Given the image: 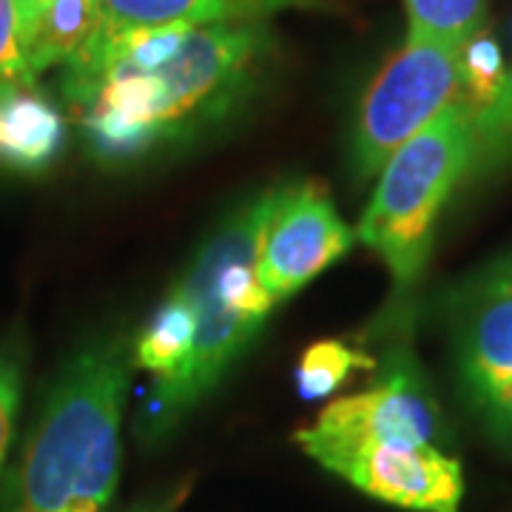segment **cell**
Returning a JSON list of instances; mask_svg holds the SVG:
<instances>
[{
  "label": "cell",
  "instance_id": "6da1fadb",
  "mask_svg": "<svg viewBox=\"0 0 512 512\" xmlns=\"http://www.w3.org/2000/svg\"><path fill=\"white\" fill-rule=\"evenodd\" d=\"M268 52L271 35L262 20L194 26L180 52L160 66H103L63 83V97L100 160L131 163L237 111Z\"/></svg>",
  "mask_w": 512,
  "mask_h": 512
},
{
  "label": "cell",
  "instance_id": "7a4b0ae2",
  "mask_svg": "<svg viewBox=\"0 0 512 512\" xmlns=\"http://www.w3.org/2000/svg\"><path fill=\"white\" fill-rule=\"evenodd\" d=\"M128 362L120 342L80 350L37 416L3 512H103L120 476Z\"/></svg>",
  "mask_w": 512,
  "mask_h": 512
},
{
  "label": "cell",
  "instance_id": "3957f363",
  "mask_svg": "<svg viewBox=\"0 0 512 512\" xmlns=\"http://www.w3.org/2000/svg\"><path fill=\"white\" fill-rule=\"evenodd\" d=\"M276 200L279 188H268L237 208L174 285L194 311L197 345L180 387L148 416L154 430H168L197 407L259 336L276 308L259 279V248Z\"/></svg>",
  "mask_w": 512,
  "mask_h": 512
},
{
  "label": "cell",
  "instance_id": "277c9868",
  "mask_svg": "<svg viewBox=\"0 0 512 512\" xmlns=\"http://www.w3.org/2000/svg\"><path fill=\"white\" fill-rule=\"evenodd\" d=\"M470 151V117L450 103L379 171L376 191L353 231L356 242L387 265L393 291L402 299L413 293L427 268L441 211L464 185Z\"/></svg>",
  "mask_w": 512,
  "mask_h": 512
},
{
  "label": "cell",
  "instance_id": "5b68a950",
  "mask_svg": "<svg viewBox=\"0 0 512 512\" xmlns=\"http://www.w3.org/2000/svg\"><path fill=\"white\" fill-rule=\"evenodd\" d=\"M458 52L430 40H404L384 60L353 123V171L359 180L376 177L407 140L456 103Z\"/></svg>",
  "mask_w": 512,
  "mask_h": 512
},
{
  "label": "cell",
  "instance_id": "8992f818",
  "mask_svg": "<svg viewBox=\"0 0 512 512\" xmlns=\"http://www.w3.org/2000/svg\"><path fill=\"white\" fill-rule=\"evenodd\" d=\"M296 441L325 470L384 504L413 512H456L464 498L461 464L436 444Z\"/></svg>",
  "mask_w": 512,
  "mask_h": 512
},
{
  "label": "cell",
  "instance_id": "52a82bcc",
  "mask_svg": "<svg viewBox=\"0 0 512 512\" xmlns=\"http://www.w3.org/2000/svg\"><path fill=\"white\" fill-rule=\"evenodd\" d=\"M356 231L339 217L319 183L279 185L271 222L259 248L262 288L279 305L348 254Z\"/></svg>",
  "mask_w": 512,
  "mask_h": 512
},
{
  "label": "cell",
  "instance_id": "ba28073f",
  "mask_svg": "<svg viewBox=\"0 0 512 512\" xmlns=\"http://www.w3.org/2000/svg\"><path fill=\"white\" fill-rule=\"evenodd\" d=\"M441 413L416 367L396 359L373 387L330 402L296 439L436 444Z\"/></svg>",
  "mask_w": 512,
  "mask_h": 512
},
{
  "label": "cell",
  "instance_id": "9c48e42d",
  "mask_svg": "<svg viewBox=\"0 0 512 512\" xmlns=\"http://www.w3.org/2000/svg\"><path fill=\"white\" fill-rule=\"evenodd\" d=\"M464 311L456 339L458 376L473 407L512 444V296Z\"/></svg>",
  "mask_w": 512,
  "mask_h": 512
},
{
  "label": "cell",
  "instance_id": "30bf717a",
  "mask_svg": "<svg viewBox=\"0 0 512 512\" xmlns=\"http://www.w3.org/2000/svg\"><path fill=\"white\" fill-rule=\"evenodd\" d=\"M18 18L20 49L35 77L72 63L103 23L97 0H40L18 12Z\"/></svg>",
  "mask_w": 512,
  "mask_h": 512
},
{
  "label": "cell",
  "instance_id": "8fae6325",
  "mask_svg": "<svg viewBox=\"0 0 512 512\" xmlns=\"http://www.w3.org/2000/svg\"><path fill=\"white\" fill-rule=\"evenodd\" d=\"M194 345H197V319L188 299L174 288L134 342V365L148 370L154 379V399L148 416L160 410L168 402V396L180 387L191 365Z\"/></svg>",
  "mask_w": 512,
  "mask_h": 512
},
{
  "label": "cell",
  "instance_id": "7c38bea8",
  "mask_svg": "<svg viewBox=\"0 0 512 512\" xmlns=\"http://www.w3.org/2000/svg\"><path fill=\"white\" fill-rule=\"evenodd\" d=\"M66 143V120L35 89L0 94V163L37 174L52 165Z\"/></svg>",
  "mask_w": 512,
  "mask_h": 512
},
{
  "label": "cell",
  "instance_id": "4fadbf2b",
  "mask_svg": "<svg viewBox=\"0 0 512 512\" xmlns=\"http://www.w3.org/2000/svg\"><path fill=\"white\" fill-rule=\"evenodd\" d=\"M305 3L308 0H97L106 29L165 26V23H185V26L251 23Z\"/></svg>",
  "mask_w": 512,
  "mask_h": 512
},
{
  "label": "cell",
  "instance_id": "5bb4252c",
  "mask_svg": "<svg viewBox=\"0 0 512 512\" xmlns=\"http://www.w3.org/2000/svg\"><path fill=\"white\" fill-rule=\"evenodd\" d=\"M373 367L376 359L356 345H348L342 339H322L302 353L296 365V390L302 399L319 402L342 390L359 370H373Z\"/></svg>",
  "mask_w": 512,
  "mask_h": 512
},
{
  "label": "cell",
  "instance_id": "9a60e30c",
  "mask_svg": "<svg viewBox=\"0 0 512 512\" xmlns=\"http://www.w3.org/2000/svg\"><path fill=\"white\" fill-rule=\"evenodd\" d=\"M407 40H430L461 49L484 29L487 0H404Z\"/></svg>",
  "mask_w": 512,
  "mask_h": 512
},
{
  "label": "cell",
  "instance_id": "2e32d148",
  "mask_svg": "<svg viewBox=\"0 0 512 512\" xmlns=\"http://www.w3.org/2000/svg\"><path fill=\"white\" fill-rule=\"evenodd\" d=\"M507 66L501 46L487 29L470 37L458 52V94L456 103L470 117L484 111L507 83Z\"/></svg>",
  "mask_w": 512,
  "mask_h": 512
},
{
  "label": "cell",
  "instance_id": "e0dca14e",
  "mask_svg": "<svg viewBox=\"0 0 512 512\" xmlns=\"http://www.w3.org/2000/svg\"><path fill=\"white\" fill-rule=\"evenodd\" d=\"M37 77L29 72L20 49L18 0H0V94L35 89Z\"/></svg>",
  "mask_w": 512,
  "mask_h": 512
},
{
  "label": "cell",
  "instance_id": "ac0fdd59",
  "mask_svg": "<svg viewBox=\"0 0 512 512\" xmlns=\"http://www.w3.org/2000/svg\"><path fill=\"white\" fill-rule=\"evenodd\" d=\"M501 296H512V254L501 256L487 268H481L478 274L467 276L461 285L447 293V302L458 308H470V305L501 299Z\"/></svg>",
  "mask_w": 512,
  "mask_h": 512
},
{
  "label": "cell",
  "instance_id": "d6986e66",
  "mask_svg": "<svg viewBox=\"0 0 512 512\" xmlns=\"http://www.w3.org/2000/svg\"><path fill=\"white\" fill-rule=\"evenodd\" d=\"M20 393H23V359L12 345H0V467L9 453Z\"/></svg>",
  "mask_w": 512,
  "mask_h": 512
},
{
  "label": "cell",
  "instance_id": "ffe728a7",
  "mask_svg": "<svg viewBox=\"0 0 512 512\" xmlns=\"http://www.w3.org/2000/svg\"><path fill=\"white\" fill-rule=\"evenodd\" d=\"M188 495V484H183L180 490H174V493H168L160 501H146V504H140V507H134L131 512H177V507L183 504V498Z\"/></svg>",
  "mask_w": 512,
  "mask_h": 512
},
{
  "label": "cell",
  "instance_id": "44dd1931",
  "mask_svg": "<svg viewBox=\"0 0 512 512\" xmlns=\"http://www.w3.org/2000/svg\"><path fill=\"white\" fill-rule=\"evenodd\" d=\"M498 106H501V114L507 117V123L512 126V72L507 77V83H504V89L498 94Z\"/></svg>",
  "mask_w": 512,
  "mask_h": 512
},
{
  "label": "cell",
  "instance_id": "7402d4cb",
  "mask_svg": "<svg viewBox=\"0 0 512 512\" xmlns=\"http://www.w3.org/2000/svg\"><path fill=\"white\" fill-rule=\"evenodd\" d=\"M35 3H40V0H18V12L29 9V6H35Z\"/></svg>",
  "mask_w": 512,
  "mask_h": 512
}]
</instances>
